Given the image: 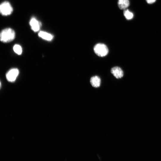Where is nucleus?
<instances>
[{
	"label": "nucleus",
	"mask_w": 161,
	"mask_h": 161,
	"mask_svg": "<svg viewBox=\"0 0 161 161\" xmlns=\"http://www.w3.org/2000/svg\"><path fill=\"white\" fill-rule=\"evenodd\" d=\"M0 40L4 43L10 42L15 38V33L14 30L11 28L4 29L1 32Z\"/></svg>",
	"instance_id": "1"
},
{
	"label": "nucleus",
	"mask_w": 161,
	"mask_h": 161,
	"mask_svg": "<svg viewBox=\"0 0 161 161\" xmlns=\"http://www.w3.org/2000/svg\"><path fill=\"white\" fill-rule=\"evenodd\" d=\"M94 50L97 55L101 57L106 55L109 52L107 46L102 43H98L96 44L94 47Z\"/></svg>",
	"instance_id": "2"
},
{
	"label": "nucleus",
	"mask_w": 161,
	"mask_h": 161,
	"mask_svg": "<svg viewBox=\"0 0 161 161\" xmlns=\"http://www.w3.org/2000/svg\"><path fill=\"white\" fill-rule=\"evenodd\" d=\"M0 11L2 15L7 16L12 13L13 11V8L9 2L4 1L0 4Z\"/></svg>",
	"instance_id": "3"
},
{
	"label": "nucleus",
	"mask_w": 161,
	"mask_h": 161,
	"mask_svg": "<svg viewBox=\"0 0 161 161\" xmlns=\"http://www.w3.org/2000/svg\"><path fill=\"white\" fill-rule=\"evenodd\" d=\"M19 74V71L17 69H13L9 71L6 75L7 80L10 82H13L16 79Z\"/></svg>",
	"instance_id": "4"
},
{
	"label": "nucleus",
	"mask_w": 161,
	"mask_h": 161,
	"mask_svg": "<svg viewBox=\"0 0 161 161\" xmlns=\"http://www.w3.org/2000/svg\"><path fill=\"white\" fill-rule=\"evenodd\" d=\"M30 24L32 30L35 32L39 31L41 26V23L34 18H31Z\"/></svg>",
	"instance_id": "5"
},
{
	"label": "nucleus",
	"mask_w": 161,
	"mask_h": 161,
	"mask_svg": "<svg viewBox=\"0 0 161 161\" xmlns=\"http://www.w3.org/2000/svg\"><path fill=\"white\" fill-rule=\"evenodd\" d=\"M111 73L117 78H122L123 76V72L121 69L118 66L112 68L111 70Z\"/></svg>",
	"instance_id": "6"
},
{
	"label": "nucleus",
	"mask_w": 161,
	"mask_h": 161,
	"mask_svg": "<svg viewBox=\"0 0 161 161\" xmlns=\"http://www.w3.org/2000/svg\"><path fill=\"white\" fill-rule=\"evenodd\" d=\"M90 83L93 87L97 88L100 86L101 80L98 76H95L91 78Z\"/></svg>",
	"instance_id": "7"
},
{
	"label": "nucleus",
	"mask_w": 161,
	"mask_h": 161,
	"mask_svg": "<svg viewBox=\"0 0 161 161\" xmlns=\"http://www.w3.org/2000/svg\"><path fill=\"white\" fill-rule=\"evenodd\" d=\"M38 35L42 38L48 41L52 40L53 37L51 34L43 31H40Z\"/></svg>",
	"instance_id": "8"
},
{
	"label": "nucleus",
	"mask_w": 161,
	"mask_h": 161,
	"mask_svg": "<svg viewBox=\"0 0 161 161\" xmlns=\"http://www.w3.org/2000/svg\"><path fill=\"white\" fill-rule=\"evenodd\" d=\"M118 5L120 9H125L129 6V0H118Z\"/></svg>",
	"instance_id": "9"
},
{
	"label": "nucleus",
	"mask_w": 161,
	"mask_h": 161,
	"mask_svg": "<svg viewBox=\"0 0 161 161\" xmlns=\"http://www.w3.org/2000/svg\"><path fill=\"white\" fill-rule=\"evenodd\" d=\"M124 15L127 20H130L133 17V14L128 10H125L124 11Z\"/></svg>",
	"instance_id": "10"
},
{
	"label": "nucleus",
	"mask_w": 161,
	"mask_h": 161,
	"mask_svg": "<svg viewBox=\"0 0 161 161\" xmlns=\"http://www.w3.org/2000/svg\"><path fill=\"white\" fill-rule=\"evenodd\" d=\"M13 49L14 52L18 55H21L22 53V48L19 45L15 44L13 47Z\"/></svg>",
	"instance_id": "11"
}]
</instances>
